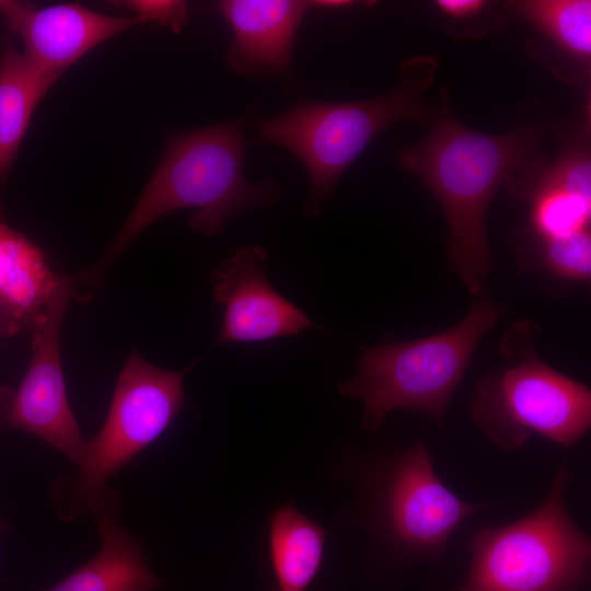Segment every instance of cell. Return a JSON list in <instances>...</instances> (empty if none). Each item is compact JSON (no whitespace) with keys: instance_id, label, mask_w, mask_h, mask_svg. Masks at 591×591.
<instances>
[{"instance_id":"1","label":"cell","mask_w":591,"mask_h":591,"mask_svg":"<svg viewBox=\"0 0 591 591\" xmlns=\"http://www.w3.org/2000/svg\"><path fill=\"white\" fill-rule=\"evenodd\" d=\"M551 130L546 119L524 118L502 134L476 131L456 118L442 91L428 136L398 152L399 164L439 201L450 266L473 296H484L494 263L486 229L491 199L503 182L537 159Z\"/></svg>"},{"instance_id":"2","label":"cell","mask_w":591,"mask_h":591,"mask_svg":"<svg viewBox=\"0 0 591 591\" xmlns=\"http://www.w3.org/2000/svg\"><path fill=\"white\" fill-rule=\"evenodd\" d=\"M247 151L242 120H231L171 137L162 158L134 209L109 247L80 277L97 281L116 258L162 216L194 209L189 225L217 235L235 216L271 207L281 198L274 178L248 182Z\"/></svg>"},{"instance_id":"3","label":"cell","mask_w":591,"mask_h":591,"mask_svg":"<svg viewBox=\"0 0 591 591\" xmlns=\"http://www.w3.org/2000/svg\"><path fill=\"white\" fill-rule=\"evenodd\" d=\"M439 57L406 58L402 79L391 92L369 100L348 102L302 101L270 118L253 120L264 140L281 146L302 162L310 181L313 216L335 190L347 167L383 129L402 120L432 123L437 109L425 102Z\"/></svg>"},{"instance_id":"4","label":"cell","mask_w":591,"mask_h":591,"mask_svg":"<svg viewBox=\"0 0 591 591\" xmlns=\"http://www.w3.org/2000/svg\"><path fill=\"white\" fill-rule=\"evenodd\" d=\"M356 487L351 517L399 561H439L467 518L497 505L465 501L444 485L426 437L369 455L356 472Z\"/></svg>"},{"instance_id":"5","label":"cell","mask_w":591,"mask_h":591,"mask_svg":"<svg viewBox=\"0 0 591 591\" xmlns=\"http://www.w3.org/2000/svg\"><path fill=\"white\" fill-rule=\"evenodd\" d=\"M506 308L480 301L441 333L362 347L358 372L339 384L340 395L362 402L361 426L367 430L379 429L387 414L397 409L425 414L444 428L453 394L479 343Z\"/></svg>"},{"instance_id":"6","label":"cell","mask_w":591,"mask_h":591,"mask_svg":"<svg viewBox=\"0 0 591 591\" xmlns=\"http://www.w3.org/2000/svg\"><path fill=\"white\" fill-rule=\"evenodd\" d=\"M540 333L530 321L512 324L501 345L508 364L485 375L474 390L473 421L506 451L522 448L533 436L571 447L591 427L590 389L540 359Z\"/></svg>"},{"instance_id":"7","label":"cell","mask_w":591,"mask_h":591,"mask_svg":"<svg viewBox=\"0 0 591 591\" xmlns=\"http://www.w3.org/2000/svg\"><path fill=\"white\" fill-rule=\"evenodd\" d=\"M571 474L563 463L532 512L482 528L468 540L471 565L450 591H579L590 576L591 541L566 505Z\"/></svg>"},{"instance_id":"8","label":"cell","mask_w":591,"mask_h":591,"mask_svg":"<svg viewBox=\"0 0 591 591\" xmlns=\"http://www.w3.org/2000/svg\"><path fill=\"white\" fill-rule=\"evenodd\" d=\"M184 371L155 367L135 349L121 369L107 417L100 432L86 442L72 497L79 511L99 521L109 519L112 498L105 482L157 440L184 405Z\"/></svg>"},{"instance_id":"9","label":"cell","mask_w":591,"mask_h":591,"mask_svg":"<svg viewBox=\"0 0 591 591\" xmlns=\"http://www.w3.org/2000/svg\"><path fill=\"white\" fill-rule=\"evenodd\" d=\"M73 292V279L61 276L34 320L33 357L21 384L16 390L0 385V427L27 431L80 466L86 441L68 401L59 348L60 326Z\"/></svg>"},{"instance_id":"10","label":"cell","mask_w":591,"mask_h":591,"mask_svg":"<svg viewBox=\"0 0 591 591\" xmlns=\"http://www.w3.org/2000/svg\"><path fill=\"white\" fill-rule=\"evenodd\" d=\"M267 258L265 247L246 245L213 270V297L224 308L217 344L259 343L318 327L270 285L263 269Z\"/></svg>"},{"instance_id":"11","label":"cell","mask_w":591,"mask_h":591,"mask_svg":"<svg viewBox=\"0 0 591 591\" xmlns=\"http://www.w3.org/2000/svg\"><path fill=\"white\" fill-rule=\"evenodd\" d=\"M0 16L24 44V56L40 71L60 78L89 50L139 23L136 16H112L78 3L44 8L0 0Z\"/></svg>"},{"instance_id":"12","label":"cell","mask_w":591,"mask_h":591,"mask_svg":"<svg viewBox=\"0 0 591 591\" xmlns=\"http://www.w3.org/2000/svg\"><path fill=\"white\" fill-rule=\"evenodd\" d=\"M352 3L346 0L219 1L218 9L233 33L227 61L240 74H285L291 66L297 31L306 12Z\"/></svg>"},{"instance_id":"13","label":"cell","mask_w":591,"mask_h":591,"mask_svg":"<svg viewBox=\"0 0 591 591\" xmlns=\"http://www.w3.org/2000/svg\"><path fill=\"white\" fill-rule=\"evenodd\" d=\"M61 276L42 251L22 233L0 223V328L14 334L34 322Z\"/></svg>"},{"instance_id":"14","label":"cell","mask_w":591,"mask_h":591,"mask_svg":"<svg viewBox=\"0 0 591 591\" xmlns=\"http://www.w3.org/2000/svg\"><path fill=\"white\" fill-rule=\"evenodd\" d=\"M99 530V553L49 591H151L162 586L141 543L126 528L105 519Z\"/></svg>"},{"instance_id":"15","label":"cell","mask_w":591,"mask_h":591,"mask_svg":"<svg viewBox=\"0 0 591 591\" xmlns=\"http://www.w3.org/2000/svg\"><path fill=\"white\" fill-rule=\"evenodd\" d=\"M58 78L37 69L10 42L0 50V181L9 175L32 115Z\"/></svg>"},{"instance_id":"16","label":"cell","mask_w":591,"mask_h":591,"mask_svg":"<svg viewBox=\"0 0 591 591\" xmlns=\"http://www.w3.org/2000/svg\"><path fill=\"white\" fill-rule=\"evenodd\" d=\"M326 532L291 503L269 519V555L277 591H305L320 570Z\"/></svg>"},{"instance_id":"17","label":"cell","mask_w":591,"mask_h":591,"mask_svg":"<svg viewBox=\"0 0 591 591\" xmlns=\"http://www.w3.org/2000/svg\"><path fill=\"white\" fill-rule=\"evenodd\" d=\"M511 10L531 24L553 53L586 78L591 61L590 0H523L509 2Z\"/></svg>"},{"instance_id":"18","label":"cell","mask_w":591,"mask_h":591,"mask_svg":"<svg viewBox=\"0 0 591 591\" xmlns=\"http://www.w3.org/2000/svg\"><path fill=\"white\" fill-rule=\"evenodd\" d=\"M521 235V234H520ZM523 267L570 283H587L591 277V233L578 231L552 239L519 237Z\"/></svg>"},{"instance_id":"19","label":"cell","mask_w":591,"mask_h":591,"mask_svg":"<svg viewBox=\"0 0 591 591\" xmlns=\"http://www.w3.org/2000/svg\"><path fill=\"white\" fill-rule=\"evenodd\" d=\"M117 5L134 12L139 22H154L174 32H181L187 23L184 1H119Z\"/></svg>"},{"instance_id":"20","label":"cell","mask_w":591,"mask_h":591,"mask_svg":"<svg viewBox=\"0 0 591 591\" xmlns=\"http://www.w3.org/2000/svg\"><path fill=\"white\" fill-rule=\"evenodd\" d=\"M490 5L485 0H436L433 7L445 22L468 23L478 19Z\"/></svg>"},{"instance_id":"21","label":"cell","mask_w":591,"mask_h":591,"mask_svg":"<svg viewBox=\"0 0 591 591\" xmlns=\"http://www.w3.org/2000/svg\"><path fill=\"white\" fill-rule=\"evenodd\" d=\"M2 524H3V523H2L1 520H0V533L3 531V525H2Z\"/></svg>"}]
</instances>
